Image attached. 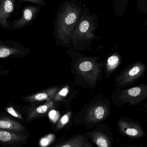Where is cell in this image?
<instances>
[{
	"instance_id": "3",
	"label": "cell",
	"mask_w": 147,
	"mask_h": 147,
	"mask_svg": "<svg viewBox=\"0 0 147 147\" xmlns=\"http://www.w3.org/2000/svg\"><path fill=\"white\" fill-rule=\"evenodd\" d=\"M80 9L75 4L68 3L59 10L56 24L57 37L62 42H68L80 18Z\"/></svg>"
},
{
	"instance_id": "18",
	"label": "cell",
	"mask_w": 147,
	"mask_h": 147,
	"mask_svg": "<svg viewBox=\"0 0 147 147\" xmlns=\"http://www.w3.org/2000/svg\"><path fill=\"white\" fill-rule=\"evenodd\" d=\"M20 2H29L35 5L38 6L43 7L46 5L45 0H18Z\"/></svg>"
},
{
	"instance_id": "2",
	"label": "cell",
	"mask_w": 147,
	"mask_h": 147,
	"mask_svg": "<svg viewBox=\"0 0 147 147\" xmlns=\"http://www.w3.org/2000/svg\"><path fill=\"white\" fill-rule=\"evenodd\" d=\"M110 106L111 102L108 99L97 95L76 113L74 123L83 125L88 129L94 128L109 116Z\"/></svg>"
},
{
	"instance_id": "13",
	"label": "cell",
	"mask_w": 147,
	"mask_h": 147,
	"mask_svg": "<svg viewBox=\"0 0 147 147\" xmlns=\"http://www.w3.org/2000/svg\"><path fill=\"white\" fill-rule=\"evenodd\" d=\"M0 129L16 134L25 135V128L24 125L16 120L1 114H0Z\"/></svg>"
},
{
	"instance_id": "1",
	"label": "cell",
	"mask_w": 147,
	"mask_h": 147,
	"mask_svg": "<svg viewBox=\"0 0 147 147\" xmlns=\"http://www.w3.org/2000/svg\"><path fill=\"white\" fill-rule=\"evenodd\" d=\"M103 67L94 57H81L73 61L71 69L77 84L93 89L102 77Z\"/></svg>"
},
{
	"instance_id": "19",
	"label": "cell",
	"mask_w": 147,
	"mask_h": 147,
	"mask_svg": "<svg viewBox=\"0 0 147 147\" xmlns=\"http://www.w3.org/2000/svg\"><path fill=\"white\" fill-rule=\"evenodd\" d=\"M69 89L67 88H63L59 92L56 93L54 98H53L54 100L55 101H57L60 100L61 97H65L68 94Z\"/></svg>"
},
{
	"instance_id": "6",
	"label": "cell",
	"mask_w": 147,
	"mask_h": 147,
	"mask_svg": "<svg viewBox=\"0 0 147 147\" xmlns=\"http://www.w3.org/2000/svg\"><path fill=\"white\" fill-rule=\"evenodd\" d=\"M30 53L28 47L13 40H0V58L24 57Z\"/></svg>"
},
{
	"instance_id": "21",
	"label": "cell",
	"mask_w": 147,
	"mask_h": 147,
	"mask_svg": "<svg viewBox=\"0 0 147 147\" xmlns=\"http://www.w3.org/2000/svg\"><path fill=\"white\" fill-rule=\"evenodd\" d=\"M69 120V115H68V114L64 115V116H63L61 118V120H60L57 126L60 127L61 126L64 125L66 124H67V123H68Z\"/></svg>"
},
{
	"instance_id": "11",
	"label": "cell",
	"mask_w": 147,
	"mask_h": 147,
	"mask_svg": "<svg viewBox=\"0 0 147 147\" xmlns=\"http://www.w3.org/2000/svg\"><path fill=\"white\" fill-rule=\"evenodd\" d=\"M107 133H106L105 130H102V125H98L93 131L87 132L86 136L98 147H108L111 144V137Z\"/></svg>"
},
{
	"instance_id": "23",
	"label": "cell",
	"mask_w": 147,
	"mask_h": 147,
	"mask_svg": "<svg viewBox=\"0 0 147 147\" xmlns=\"http://www.w3.org/2000/svg\"><path fill=\"white\" fill-rule=\"evenodd\" d=\"M9 73V70L6 69L3 66L0 65V77H1L2 76L7 75Z\"/></svg>"
},
{
	"instance_id": "4",
	"label": "cell",
	"mask_w": 147,
	"mask_h": 147,
	"mask_svg": "<svg viewBox=\"0 0 147 147\" xmlns=\"http://www.w3.org/2000/svg\"><path fill=\"white\" fill-rule=\"evenodd\" d=\"M147 96V86L144 84L126 89L115 90L112 100L115 105L121 106L125 104L136 105L143 101Z\"/></svg>"
},
{
	"instance_id": "10",
	"label": "cell",
	"mask_w": 147,
	"mask_h": 147,
	"mask_svg": "<svg viewBox=\"0 0 147 147\" xmlns=\"http://www.w3.org/2000/svg\"><path fill=\"white\" fill-rule=\"evenodd\" d=\"M18 0H0V27L7 30L8 20L15 12Z\"/></svg>"
},
{
	"instance_id": "12",
	"label": "cell",
	"mask_w": 147,
	"mask_h": 147,
	"mask_svg": "<svg viewBox=\"0 0 147 147\" xmlns=\"http://www.w3.org/2000/svg\"><path fill=\"white\" fill-rule=\"evenodd\" d=\"M28 136L16 134L14 132L0 129V144L7 146L25 144L27 141Z\"/></svg>"
},
{
	"instance_id": "8",
	"label": "cell",
	"mask_w": 147,
	"mask_h": 147,
	"mask_svg": "<svg viewBox=\"0 0 147 147\" xmlns=\"http://www.w3.org/2000/svg\"><path fill=\"white\" fill-rule=\"evenodd\" d=\"M94 30V25L92 19L83 16L80 20L72 34L71 38L74 44L92 38Z\"/></svg>"
},
{
	"instance_id": "14",
	"label": "cell",
	"mask_w": 147,
	"mask_h": 147,
	"mask_svg": "<svg viewBox=\"0 0 147 147\" xmlns=\"http://www.w3.org/2000/svg\"><path fill=\"white\" fill-rule=\"evenodd\" d=\"M56 88H50L42 92H38L35 94L26 96L23 99L26 102L30 103H38L45 100H50L53 98L57 93Z\"/></svg>"
},
{
	"instance_id": "16",
	"label": "cell",
	"mask_w": 147,
	"mask_h": 147,
	"mask_svg": "<svg viewBox=\"0 0 147 147\" xmlns=\"http://www.w3.org/2000/svg\"><path fill=\"white\" fill-rule=\"evenodd\" d=\"M53 106L52 102L49 101L42 105L37 107L32 110L28 115V120L31 121L32 119L41 116L43 114L46 113L49 109Z\"/></svg>"
},
{
	"instance_id": "22",
	"label": "cell",
	"mask_w": 147,
	"mask_h": 147,
	"mask_svg": "<svg viewBox=\"0 0 147 147\" xmlns=\"http://www.w3.org/2000/svg\"><path fill=\"white\" fill-rule=\"evenodd\" d=\"M58 113L55 110H51L49 113V117L51 120L55 121L57 120Z\"/></svg>"
},
{
	"instance_id": "5",
	"label": "cell",
	"mask_w": 147,
	"mask_h": 147,
	"mask_svg": "<svg viewBox=\"0 0 147 147\" xmlns=\"http://www.w3.org/2000/svg\"><path fill=\"white\" fill-rule=\"evenodd\" d=\"M145 69V66L141 62H138L126 67L115 77L116 90L131 86L143 75Z\"/></svg>"
},
{
	"instance_id": "20",
	"label": "cell",
	"mask_w": 147,
	"mask_h": 147,
	"mask_svg": "<svg viewBox=\"0 0 147 147\" xmlns=\"http://www.w3.org/2000/svg\"><path fill=\"white\" fill-rule=\"evenodd\" d=\"M7 111L9 113V114H11L12 116L17 118L19 119H22V116L18 112V111H16L13 107H8L6 109Z\"/></svg>"
},
{
	"instance_id": "17",
	"label": "cell",
	"mask_w": 147,
	"mask_h": 147,
	"mask_svg": "<svg viewBox=\"0 0 147 147\" xmlns=\"http://www.w3.org/2000/svg\"><path fill=\"white\" fill-rule=\"evenodd\" d=\"M120 60L119 56L117 55H113L108 58L106 64L105 75L108 76L111 75L119 64Z\"/></svg>"
},
{
	"instance_id": "7",
	"label": "cell",
	"mask_w": 147,
	"mask_h": 147,
	"mask_svg": "<svg viewBox=\"0 0 147 147\" xmlns=\"http://www.w3.org/2000/svg\"><path fill=\"white\" fill-rule=\"evenodd\" d=\"M41 8L35 5H26L22 11L21 18L12 23L9 22L7 30H21L31 24L38 16Z\"/></svg>"
},
{
	"instance_id": "24",
	"label": "cell",
	"mask_w": 147,
	"mask_h": 147,
	"mask_svg": "<svg viewBox=\"0 0 147 147\" xmlns=\"http://www.w3.org/2000/svg\"><path fill=\"white\" fill-rule=\"evenodd\" d=\"M41 142V144L42 145L45 146V145H47L49 143V138H43Z\"/></svg>"
},
{
	"instance_id": "9",
	"label": "cell",
	"mask_w": 147,
	"mask_h": 147,
	"mask_svg": "<svg viewBox=\"0 0 147 147\" xmlns=\"http://www.w3.org/2000/svg\"><path fill=\"white\" fill-rule=\"evenodd\" d=\"M119 132L134 138L143 137L144 132L139 123L131 119L120 118L117 123Z\"/></svg>"
},
{
	"instance_id": "15",
	"label": "cell",
	"mask_w": 147,
	"mask_h": 147,
	"mask_svg": "<svg viewBox=\"0 0 147 147\" xmlns=\"http://www.w3.org/2000/svg\"><path fill=\"white\" fill-rule=\"evenodd\" d=\"M91 143L88 140L86 136H80L73 137L67 140L63 141L57 147H91Z\"/></svg>"
}]
</instances>
